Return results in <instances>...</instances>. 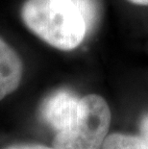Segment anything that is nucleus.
<instances>
[{
    "label": "nucleus",
    "instance_id": "1",
    "mask_svg": "<svg viewBox=\"0 0 148 149\" xmlns=\"http://www.w3.org/2000/svg\"><path fill=\"white\" fill-rule=\"evenodd\" d=\"M20 15L34 35L60 50L76 48L87 35L86 22L72 0H26Z\"/></svg>",
    "mask_w": 148,
    "mask_h": 149
},
{
    "label": "nucleus",
    "instance_id": "2",
    "mask_svg": "<svg viewBox=\"0 0 148 149\" xmlns=\"http://www.w3.org/2000/svg\"><path fill=\"white\" fill-rule=\"evenodd\" d=\"M111 124V110L106 100L97 94L80 99L77 119L68 128L57 132L55 149H101Z\"/></svg>",
    "mask_w": 148,
    "mask_h": 149
},
{
    "label": "nucleus",
    "instance_id": "3",
    "mask_svg": "<svg viewBox=\"0 0 148 149\" xmlns=\"http://www.w3.org/2000/svg\"><path fill=\"white\" fill-rule=\"evenodd\" d=\"M80 99L71 91L59 90L45 98L40 107V115L54 130L63 131L77 119L80 112Z\"/></svg>",
    "mask_w": 148,
    "mask_h": 149
},
{
    "label": "nucleus",
    "instance_id": "4",
    "mask_svg": "<svg viewBox=\"0 0 148 149\" xmlns=\"http://www.w3.org/2000/svg\"><path fill=\"white\" fill-rule=\"evenodd\" d=\"M22 74L23 63L20 57L0 38V100L17 90Z\"/></svg>",
    "mask_w": 148,
    "mask_h": 149
},
{
    "label": "nucleus",
    "instance_id": "5",
    "mask_svg": "<svg viewBox=\"0 0 148 149\" xmlns=\"http://www.w3.org/2000/svg\"><path fill=\"white\" fill-rule=\"evenodd\" d=\"M101 149H146L140 137L115 133L107 136Z\"/></svg>",
    "mask_w": 148,
    "mask_h": 149
},
{
    "label": "nucleus",
    "instance_id": "6",
    "mask_svg": "<svg viewBox=\"0 0 148 149\" xmlns=\"http://www.w3.org/2000/svg\"><path fill=\"white\" fill-rule=\"evenodd\" d=\"M83 15L87 26V33L92 30L98 18V6L96 0H72Z\"/></svg>",
    "mask_w": 148,
    "mask_h": 149
},
{
    "label": "nucleus",
    "instance_id": "7",
    "mask_svg": "<svg viewBox=\"0 0 148 149\" xmlns=\"http://www.w3.org/2000/svg\"><path fill=\"white\" fill-rule=\"evenodd\" d=\"M140 138L145 144L146 149H148V113H146L140 120Z\"/></svg>",
    "mask_w": 148,
    "mask_h": 149
},
{
    "label": "nucleus",
    "instance_id": "8",
    "mask_svg": "<svg viewBox=\"0 0 148 149\" xmlns=\"http://www.w3.org/2000/svg\"><path fill=\"white\" fill-rule=\"evenodd\" d=\"M7 149H55L54 147H47L40 144H18L14 145Z\"/></svg>",
    "mask_w": 148,
    "mask_h": 149
},
{
    "label": "nucleus",
    "instance_id": "9",
    "mask_svg": "<svg viewBox=\"0 0 148 149\" xmlns=\"http://www.w3.org/2000/svg\"><path fill=\"white\" fill-rule=\"evenodd\" d=\"M127 1L138 6H148V0H127Z\"/></svg>",
    "mask_w": 148,
    "mask_h": 149
}]
</instances>
